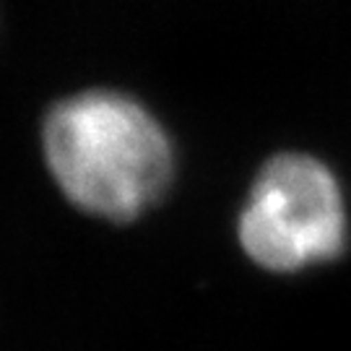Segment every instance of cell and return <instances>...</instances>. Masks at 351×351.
Masks as SVG:
<instances>
[{"instance_id": "cell-2", "label": "cell", "mask_w": 351, "mask_h": 351, "mask_svg": "<svg viewBox=\"0 0 351 351\" xmlns=\"http://www.w3.org/2000/svg\"><path fill=\"white\" fill-rule=\"evenodd\" d=\"M346 203L336 175L307 154H278L239 211L237 237L252 263L294 274L333 261L346 245Z\"/></svg>"}, {"instance_id": "cell-1", "label": "cell", "mask_w": 351, "mask_h": 351, "mask_svg": "<svg viewBox=\"0 0 351 351\" xmlns=\"http://www.w3.org/2000/svg\"><path fill=\"white\" fill-rule=\"evenodd\" d=\"M42 149L65 198L99 219H136L172 177V143L162 123L110 88L58 101L42 128Z\"/></svg>"}]
</instances>
